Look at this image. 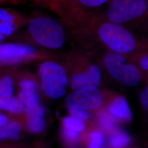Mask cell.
Returning <instances> with one entry per match:
<instances>
[{
    "label": "cell",
    "mask_w": 148,
    "mask_h": 148,
    "mask_svg": "<svg viewBox=\"0 0 148 148\" xmlns=\"http://www.w3.org/2000/svg\"><path fill=\"white\" fill-rule=\"evenodd\" d=\"M70 32L82 37H94L109 48L111 52L122 55L137 49L139 37L136 32L116 24L99 18L95 13L78 16L69 23Z\"/></svg>",
    "instance_id": "1"
},
{
    "label": "cell",
    "mask_w": 148,
    "mask_h": 148,
    "mask_svg": "<svg viewBox=\"0 0 148 148\" xmlns=\"http://www.w3.org/2000/svg\"><path fill=\"white\" fill-rule=\"evenodd\" d=\"M99 18L138 33L148 30V0H111L106 8L95 12Z\"/></svg>",
    "instance_id": "2"
},
{
    "label": "cell",
    "mask_w": 148,
    "mask_h": 148,
    "mask_svg": "<svg viewBox=\"0 0 148 148\" xmlns=\"http://www.w3.org/2000/svg\"><path fill=\"white\" fill-rule=\"evenodd\" d=\"M25 26L27 35L41 47L58 49L65 43V30L59 22L52 17L34 12L28 16Z\"/></svg>",
    "instance_id": "3"
},
{
    "label": "cell",
    "mask_w": 148,
    "mask_h": 148,
    "mask_svg": "<svg viewBox=\"0 0 148 148\" xmlns=\"http://www.w3.org/2000/svg\"><path fill=\"white\" fill-rule=\"evenodd\" d=\"M38 73L46 95L53 99L65 95L68 79L61 65L52 60H46L40 64Z\"/></svg>",
    "instance_id": "4"
},
{
    "label": "cell",
    "mask_w": 148,
    "mask_h": 148,
    "mask_svg": "<svg viewBox=\"0 0 148 148\" xmlns=\"http://www.w3.org/2000/svg\"><path fill=\"white\" fill-rule=\"evenodd\" d=\"M103 63L108 71L123 85L134 86L140 81V70L123 55L112 52H107L103 57Z\"/></svg>",
    "instance_id": "5"
},
{
    "label": "cell",
    "mask_w": 148,
    "mask_h": 148,
    "mask_svg": "<svg viewBox=\"0 0 148 148\" xmlns=\"http://www.w3.org/2000/svg\"><path fill=\"white\" fill-rule=\"evenodd\" d=\"M43 54L34 46L23 43H0V65L14 66L41 58Z\"/></svg>",
    "instance_id": "6"
},
{
    "label": "cell",
    "mask_w": 148,
    "mask_h": 148,
    "mask_svg": "<svg viewBox=\"0 0 148 148\" xmlns=\"http://www.w3.org/2000/svg\"><path fill=\"white\" fill-rule=\"evenodd\" d=\"M111 0H61L62 20L65 25L77 16L99 12Z\"/></svg>",
    "instance_id": "7"
},
{
    "label": "cell",
    "mask_w": 148,
    "mask_h": 148,
    "mask_svg": "<svg viewBox=\"0 0 148 148\" xmlns=\"http://www.w3.org/2000/svg\"><path fill=\"white\" fill-rule=\"evenodd\" d=\"M103 101L102 93L97 87H86L70 94L66 104L70 109L87 110L99 108Z\"/></svg>",
    "instance_id": "8"
},
{
    "label": "cell",
    "mask_w": 148,
    "mask_h": 148,
    "mask_svg": "<svg viewBox=\"0 0 148 148\" xmlns=\"http://www.w3.org/2000/svg\"><path fill=\"white\" fill-rule=\"evenodd\" d=\"M28 16L11 8L0 7V43L25 27Z\"/></svg>",
    "instance_id": "9"
},
{
    "label": "cell",
    "mask_w": 148,
    "mask_h": 148,
    "mask_svg": "<svg viewBox=\"0 0 148 148\" xmlns=\"http://www.w3.org/2000/svg\"><path fill=\"white\" fill-rule=\"evenodd\" d=\"M101 71L95 64H90L85 72L75 74L71 79V87L74 90L86 87H97L101 81Z\"/></svg>",
    "instance_id": "10"
},
{
    "label": "cell",
    "mask_w": 148,
    "mask_h": 148,
    "mask_svg": "<svg viewBox=\"0 0 148 148\" xmlns=\"http://www.w3.org/2000/svg\"><path fill=\"white\" fill-rule=\"evenodd\" d=\"M25 112L28 130L34 133L42 132L46 127L44 106L39 104L34 108H25Z\"/></svg>",
    "instance_id": "11"
},
{
    "label": "cell",
    "mask_w": 148,
    "mask_h": 148,
    "mask_svg": "<svg viewBox=\"0 0 148 148\" xmlns=\"http://www.w3.org/2000/svg\"><path fill=\"white\" fill-rule=\"evenodd\" d=\"M25 107L18 97L14 95L0 98V111H5L13 115H21Z\"/></svg>",
    "instance_id": "12"
},
{
    "label": "cell",
    "mask_w": 148,
    "mask_h": 148,
    "mask_svg": "<svg viewBox=\"0 0 148 148\" xmlns=\"http://www.w3.org/2000/svg\"><path fill=\"white\" fill-rule=\"evenodd\" d=\"M22 128L21 122L10 119L5 124L0 127V141L5 139H17L19 137Z\"/></svg>",
    "instance_id": "13"
},
{
    "label": "cell",
    "mask_w": 148,
    "mask_h": 148,
    "mask_svg": "<svg viewBox=\"0 0 148 148\" xmlns=\"http://www.w3.org/2000/svg\"><path fill=\"white\" fill-rule=\"evenodd\" d=\"M109 109L111 113L119 119L128 120L132 116V113L128 102L122 97H119L113 101Z\"/></svg>",
    "instance_id": "14"
},
{
    "label": "cell",
    "mask_w": 148,
    "mask_h": 148,
    "mask_svg": "<svg viewBox=\"0 0 148 148\" xmlns=\"http://www.w3.org/2000/svg\"><path fill=\"white\" fill-rule=\"evenodd\" d=\"M33 3L56 14L62 19L61 0H29Z\"/></svg>",
    "instance_id": "15"
},
{
    "label": "cell",
    "mask_w": 148,
    "mask_h": 148,
    "mask_svg": "<svg viewBox=\"0 0 148 148\" xmlns=\"http://www.w3.org/2000/svg\"><path fill=\"white\" fill-rule=\"evenodd\" d=\"M14 86V79L10 74L0 77V98L13 95Z\"/></svg>",
    "instance_id": "16"
},
{
    "label": "cell",
    "mask_w": 148,
    "mask_h": 148,
    "mask_svg": "<svg viewBox=\"0 0 148 148\" xmlns=\"http://www.w3.org/2000/svg\"><path fill=\"white\" fill-rule=\"evenodd\" d=\"M18 98L27 108H34L40 104V99L37 93L21 90L18 93Z\"/></svg>",
    "instance_id": "17"
},
{
    "label": "cell",
    "mask_w": 148,
    "mask_h": 148,
    "mask_svg": "<svg viewBox=\"0 0 148 148\" xmlns=\"http://www.w3.org/2000/svg\"><path fill=\"white\" fill-rule=\"evenodd\" d=\"M131 141V137L126 133H117L111 138L110 146L112 148H126Z\"/></svg>",
    "instance_id": "18"
},
{
    "label": "cell",
    "mask_w": 148,
    "mask_h": 148,
    "mask_svg": "<svg viewBox=\"0 0 148 148\" xmlns=\"http://www.w3.org/2000/svg\"><path fill=\"white\" fill-rule=\"evenodd\" d=\"M64 124L65 128L76 132L83 131L85 128L83 122L72 116L65 117L64 119Z\"/></svg>",
    "instance_id": "19"
},
{
    "label": "cell",
    "mask_w": 148,
    "mask_h": 148,
    "mask_svg": "<svg viewBox=\"0 0 148 148\" xmlns=\"http://www.w3.org/2000/svg\"><path fill=\"white\" fill-rule=\"evenodd\" d=\"M21 90L37 93V86L36 84L30 79H21L19 82Z\"/></svg>",
    "instance_id": "20"
},
{
    "label": "cell",
    "mask_w": 148,
    "mask_h": 148,
    "mask_svg": "<svg viewBox=\"0 0 148 148\" xmlns=\"http://www.w3.org/2000/svg\"><path fill=\"white\" fill-rule=\"evenodd\" d=\"M70 113L71 116L82 122L84 121L90 117L88 112L82 110L70 109Z\"/></svg>",
    "instance_id": "21"
},
{
    "label": "cell",
    "mask_w": 148,
    "mask_h": 148,
    "mask_svg": "<svg viewBox=\"0 0 148 148\" xmlns=\"http://www.w3.org/2000/svg\"><path fill=\"white\" fill-rule=\"evenodd\" d=\"M92 141L90 148H100L103 140V137L101 133L93 132L91 134Z\"/></svg>",
    "instance_id": "22"
},
{
    "label": "cell",
    "mask_w": 148,
    "mask_h": 148,
    "mask_svg": "<svg viewBox=\"0 0 148 148\" xmlns=\"http://www.w3.org/2000/svg\"><path fill=\"white\" fill-rule=\"evenodd\" d=\"M64 134L67 140L71 143H75L79 141V132H74L64 128Z\"/></svg>",
    "instance_id": "23"
},
{
    "label": "cell",
    "mask_w": 148,
    "mask_h": 148,
    "mask_svg": "<svg viewBox=\"0 0 148 148\" xmlns=\"http://www.w3.org/2000/svg\"><path fill=\"white\" fill-rule=\"evenodd\" d=\"M141 103L144 109L147 111L148 109V89L147 87L140 94Z\"/></svg>",
    "instance_id": "24"
},
{
    "label": "cell",
    "mask_w": 148,
    "mask_h": 148,
    "mask_svg": "<svg viewBox=\"0 0 148 148\" xmlns=\"http://www.w3.org/2000/svg\"><path fill=\"white\" fill-rule=\"evenodd\" d=\"M26 3L24 0H0V7L5 5H19Z\"/></svg>",
    "instance_id": "25"
},
{
    "label": "cell",
    "mask_w": 148,
    "mask_h": 148,
    "mask_svg": "<svg viewBox=\"0 0 148 148\" xmlns=\"http://www.w3.org/2000/svg\"><path fill=\"white\" fill-rule=\"evenodd\" d=\"M140 66L144 70H148V53H145L143 54L140 62L139 63Z\"/></svg>",
    "instance_id": "26"
},
{
    "label": "cell",
    "mask_w": 148,
    "mask_h": 148,
    "mask_svg": "<svg viewBox=\"0 0 148 148\" xmlns=\"http://www.w3.org/2000/svg\"><path fill=\"white\" fill-rule=\"evenodd\" d=\"M10 117L2 112H0V127L4 125L10 120Z\"/></svg>",
    "instance_id": "27"
},
{
    "label": "cell",
    "mask_w": 148,
    "mask_h": 148,
    "mask_svg": "<svg viewBox=\"0 0 148 148\" xmlns=\"http://www.w3.org/2000/svg\"><path fill=\"white\" fill-rule=\"evenodd\" d=\"M1 68H2V66H1V65H0V69H1Z\"/></svg>",
    "instance_id": "28"
}]
</instances>
